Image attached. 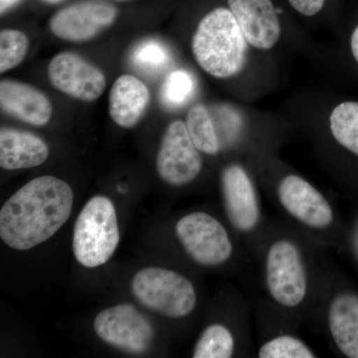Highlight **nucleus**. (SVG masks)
<instances>
[{
	"label": "nucleus",
	"mask_w": 358,
	"mask_h": 358,
	"mask_svg": "<svg viewBox=\"0 0 358 358\" xmlns=\"http://www.w3.org/2000/svg\"><path fill=\"white\" fill-rule=\"evenodd\" d=\"M74 193L62 179H32L0 211V237L10 248L26 251L50 239L71 215Z\"/></svg>",
	"instance_id": "obj_1"
},
{
	"label": "nucleus",
	"mask_w": 358,
	"mask_h": 358,
	"mask_svg": "<svg viewBox=\"0 0 358 358\" xmlns=\"http://www.w3.org/2000/svg\"><path fill=\"white\" fill-rule=\"evenodd\" d=\"M249 43L229 8L217 7L206 14L192 36L195 61L207 74L229 79L243 71Z\"/></svg>",
	"instance_id": "obj_2"
},
{
	"label": "nucleus",
	"mask_w": 358,
	"mask_h": 358,
	"mask_svg": "<svg viewBox=\"0 0 358 358\" xmlns=\"http://www.w3.org/2000/svg\"><path fill=\"white\" fill-rule=\"evenodd\" d=\"M119 243L115 205L108 197L96 195L87 202L75 223V258L84 267H100L112 258Z\"/></svg>",
	"instance_id": "obj_3"
},
{
	"label": "nucleus",
	"mask_w": 358,
	"mask_h": 358,
	"mask_svg": "<svg viewBox=\"0 0 358 358\" xmlns=\"http://www.w3.org/2000/svg\"><path fill=\"white\" fill-rule=\"evenodd\" d=\"M131 288L143 307L173 319L186 317L196 306L192 282L167 268H143L134 275Z\"/></svg>",
	"instance_id": "obj_4"
},
{
	"label": "nucleus",
	"mask_w": 358,
	"mask_h": 358,
	"mask_svg": "<svg viewBox=\"0 0 358 358\" xmlns=\"http://www.w3.org/2000/svg\"><path fill=\"white\" fill-rule=\"evenodd\" d=\"M176 233L186 253L199 265L215 267L232 255L227 231L217 219L204 212H193L179 219Z\"/></svg>",
	"instance_id": "obj_5"
},
{
	"label": "nucleus",
	"mask_w": 358,
	"mask_h": 358,
	"mask_svg": "<svg viewBox=\"0 0 358 358\" xmlns=\"http://www.w3.org/2000/svg\"><path fill=\"white\" fill-rule=\"evenodd\" d=\"M266 281L271 296L282 307H296L305 300L307 271L300 250L293 242L281 240L268 249Z\"/></svg>",
	"instance_id": "obj_6"
},
{
	"label": "nucleus",
	"mask_w": 358,
	"mask_h": 358,
	"mask_svg": "<svg viewBox=\"0 0 358 358\" xmlns=\"http://www.w3.org/2000/svg\"><path fill=\"white\" fill-rule=\"evenodd\" d=\"M159 178L171 186H183L195 180L202 171L203 160L192 143L185 122L174 121L167 127L157 155Z\"/></svg>",
	"instance_id": "obj_7"
},
{
	"label": "nucleus",
	"mask_w": 358,
	"mask_h": 358,
	"mask_svg": "<svg viewBox=\"0 0 358 358\" xmlns=\"http://www.w3.org/2000/svg\"><path fill=\"white\" fill-rule=\"evenodd\" d=\"M94 329L108 345L136 355L147 352L155 338L152 324L128 303L102 310L94 320Z\"/></svg>",
	"instance_id": "obj_8"
},
{
	"label": "nucleus",
	"mask_w": 358,
	"mask_h": 358,
	"mask_svg": "<svg viewBox=\"0 0 358 358\" xmlns=\"http://www.w3.org/2000/svg\"><path fill=\"white\" fill-rule=\"evenodd\" d=\"M117 9L106 0H83L61 9L52 16L49 29L54 36L73 43L96 38L110 27Z\"/></svg>",
	"instance_id": "obj_9"
},
{
	"label": "nucleus",
	"mask_w": 358,
	"mask_h": 358,
	"mask_svg": "<svg viewBox=\"0 0 358 358\" xmlns=\"http://www.w3.org/2000/svg\"><path fill=\"white\" fill-rule=\"evenodd\" d=\"M48 77L54 88L83 102L98 100L107 86L102 70L72 52H61L51 59Z\"/></svg>",
	"instance_id": "obj_10"
},
{
	"label": "nucleus",
	"mask_w": 358,
	"mask_h": 358,
	"mask_svg": "<svg viewBox=\"0 0 358 358\" xmlns=\"http://www.w3.org/2000/svg\"><path fill=\"white\" fill-rule=\"evenodd\" d=\"M224 207L233 227L241 232L255 229L260 222L261 208L255 186L246 169L230 164L221 174Z\"/></svg>",
	"instance_id": "obj_11"
},
{
	"label": "nucleus",
	"mask_w": 358,
	"mask_h": 358,
	"mask_svg": "<svg viewBox=\"0 0 358 358\" xmlns=\"http://www.w3.org/2000/svg\"><path fill=\"white\" fill-rule=\"evenodd\" d=\"M278 199L289 215L313 229H324L334 221V212L310 182L301 176H285L278 185Z\"/></svg>",
	"instance_id": "obj_12"
},
{
	"label": "nucleus",
	"mask_w": 358,
	"mask_h": 358,
	"mask_svg": "<svg viewBox=\"0 0 358 358\" xmlns=\"http://www.w3.org/2000/svg\"><path fill=\"white\" fill-rule=\"evenodd\" d=\"M228 4L249 45L263 51L274 48L282 26L271 0H228Z\"/></svg>",
	"instance_id": "obj_13"
},
{
	"label": "nucleus",
	"mask_w": 358,
	"mask_h": 358,
	"mask_svg": "<svg viewBox=\"0 0 358 358\" xmlns=\"http://www.w3.org/2000/svg\"><path fill=\"white\" fill-rule=\"evenodd\" d=\"M0 106L7 115L34 127L46 126L53 115L50 100L44 93L15 80L0 83Z\"/></svg>",
	"instance_id": "obj_14"
},
{
	"label": "nucleus",
	"mask_w": 358,
	"mask_h": 358,
	"mask_svg": "<svg viewBox=\"0 0 358 358\" xmlns=\"http://www.w3.org/2000/svg\"><path fill=\"white\" fill-rule=\"evenodd\" d=\"M150 102V93L147 85L133 75H122L110 88V117L121 128H134L145 114Z\"/></svg>",
	"instance_id": "obj_15"
},
{
	"label": "nucleus",
	"mask_w": 358,
	"mask_h": 358,
	"mask_svg": "<svg viewBox=\"0 0 358 358\" xmlns=\"http://www.w3.org/2000/svg\"><path fill=\"white\" fill-rule=\"evenodd\" d=\"M49 154L47 143L35 134L9 128L0 131V166L6 171L41 166Z\"/></svg>",
	"instance_id": "obj_16"
},
{
	"label": "nucleus",
	"mask_w": 358,
	"mask_h": 358,
	"mask_svg": "<svg viewBox=\"0 0 358 358\" xmlns=\"http://www.w3.org/2000/svg\"><path fill=\"white\" fill-rule=\"evenodd\" d=\"M329 327L339 350L350 358H358V296L338 294L329 310Z\"/></svg>",
	"instance_id": "obj_17"
},
{
	"label": "nucleus",
	"mask_w": 358,
	"mask_h": 358,
	"mask_svg": "<svg viewBox=\"0 0 358 358\" xmlns=\"http://www.w3.org/2000/svg\"><path fill=\"white\" fill-rule=\"evenodd\" d=\"M186 128L192 143L200 152L217 155L221 148L213 117L202 103L192 106L186 115Z\"/></svg>",
	"instance_id": "obj_18"
},
{
	"label": "nucleus",
	"mask_w": 358,
	"mask_h": 358,
	"mask_svg": "<svg viewBox=\"0 0 358 358\" xmlns=\"http://www.w3.org/2000/svg\"><path fill=\"white\" fill-rule=\"evenodd\" d=\"M329 128L341 147L358 157V102H345L334 108Z\"/></svg>",
	"instance_id": "obj_19"
},
{
	"label": "nucleus",
	"mask_w": 358,
	"mask_h": 358,
	"mask_svg": "<svg viewBox=\"0 0 358 358\" xmlns=\"http://www.w3.org/2000/svg\"><path fill=\"white\" fill-rule=\"evenodd\" d=\"M131 65L134 69L145 75H159L171 62V52L159 40L148 39L140 42L131 53Z\"/></svg>",
	"instance_id": "obj_20"
},
{
	"label": "nucleus",
	"mask_w": 358,
	"mask_h": 358,
	"mask_svg": "<svg viewBox=\"0 0 358 358\" xmlns=\"http://www.w3.org/2000/svg\"><path fill=\"white\" fill-rule=\"evenodd\" d=\"M234 338L227 327L214 324L204 329L194 350V358H230L234 352Z\"/></svg>",
	"instance_id": "obj_21"
},
{
	"label": "nucleus",
	"mask_w": 358,
	"mask_h": 358,
	"mask_svg": "<svg viewBox=\"0 0 358 358\" xmlns=\"http://www.w3.org/2000/svg\"><path fill=\"white\" fill-rule=\"evenodd\" d=\"M196 89V81L192 73L174 70L164 79L160 88V100L169 109H178L192 100Z\"/></svg>",
	"instance_id": "obj_22"
},
{
	"label": "nucleus",
	"mask_w": 358,
	"mask_h": 358,
	"mask_svg": "<svg viewBox=\"0 0 358 358\" xmlns=\"http://www.w3.org/2000/svg\"><path fill=\"white\" fill-rule=\"evenodd\" d=\"M29 49V39L24 32L3 29L0 32V72L14 69L22 63Z\"/></svg>",
	"instance_id": "obj_23"
},
{
	"label": "nucleus",
	"mask_w": 358,
	"mask_h": 358,
	"mask_svg": "<svg viewBox=\"0 0 358 358\" xmlns=\"http://www.w3.org/2000/svg\"><path fill=\"white\" fill-rule=\"evenodd\" d=\"M260 358H315L313 350L301 339L281 336L271 339L259 350Z\"/></svg>",
	"instance_id": "obj_24"
},
{
	"label": "nucleus",
	"mask_w": 358,
	"mask_h": 358,
	"mask_svg": "<svg viewBox=\"0 0 358 358\" xmlns=\"http://www.w3.org/2000/svg\"><path fill=\"white\" fill-rule=\"evenodd\" d=\"M327 0H289L298 13L305 16H315L324 8Z\"/></svg>",
	"instance_id": "obj_25"
},
{
	"label": "nucleus",
	"mask_w": 358,
	"mask_h": 358,
	"mask_svg": "<svg viewBox=\"0 0 358 358\" xmlns=\"http://www.w3.org/2000/svg\"><path fill=\"white\" fill-rule=\"evenodd\" d=\"M21 1L22 0H0V13H1V15L18 6Z\"/></svg>",
	"instance_id": "obj_26"
},
{
	"label": "nucleus",
	"mask_w": 358,
	"mask_h": 358,
	"mask_svg": "<svg viewBox=\"0 0 358 358\" xmlns=\"http://www.w3.org/2000/svg\"><path fill=\"white\" fill-rule=\"evenodd\" d=\"M350 47H352L353 57L358 63V26L352 33V39H350Z\"/></svg>",
	"instance_id": "obj_27"
},
{
	"label": "nucleus",
	"mask_w": 358,
	"mask_h": 358,
	"mask_svg": "<svg viewBox=\"0 0 358 358\" xmlns=\"http://www.w3.org/2000/svg\"><path fill=\"white\" fill-rule=\"evenodd\" d=\"M44 3L50 4V6H56V4L61 3V2H64L65 0H41Z\"/></svg>",
	"instance_id": "obj_28"
},
{
	"label": "nucleus",
	"mask_w": 358,
	"mask_h": 358,
	"mask_svg": "<svg viewBox=\"0 0 358 358\" xmlns=\"http://www.w3.org/2000/svg\"><path fill=\"white\" fill-rule=\"evenodd\" d=\"M115 1H128V0H115Z\"/></svg>",
	"instance_id": "obj_29"
}]
</instances>
